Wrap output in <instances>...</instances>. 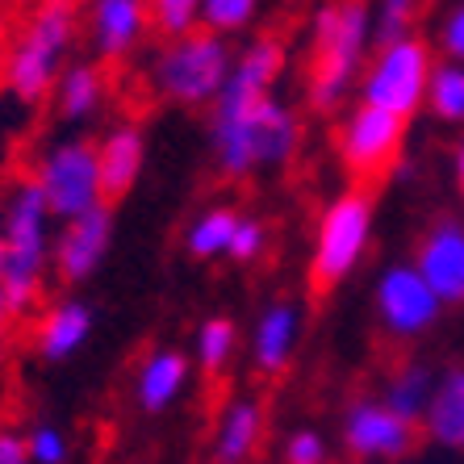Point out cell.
<instances>
[{"instance_id": "1", "label": "cell", "mask_w": 464, "mask_h": 464, "mask_svg": "<svg viewBox=\"0 0 464 464\" xmlns=\"http://www.w3.org/2000/svg\"><path fill=\"white\" fill-rule=\"evenodd\" d=\"M289 46L276 34L251 38L235 54L222 97L209 118V147L227 180H247L259 168H285L302 147V121L285 101H276V80L285 76Z\"/></svg>"}, {"instance_id": "2", "label": "cell", "mask_w": 464, "mask_h": 464, "mask_svg": "<svg viewBox=\"0 0 464 464\" xmlns=\"http://www.w3.org/2000/svg\"><path fill=\"white\" fill-rule=\"evenodd\" d=\"M372 0H323L310 22V67L305 105L314 113H335L352 88H360L364 59L372 51Z\"/></svg>"}, {"instance_id": "3", "label": "cell", "mask_w": 464, "mask_h": 464, "mask_svg": "<svg viewBox=\"0 0 464 464\" xmlns=\"http://www.w3.org/2000/svg\"><path fill=\"white\" fill-rule=\"evenodd\" d=\"M54 214L46 206L38 180H17L0 206V238H5V297L17 314L30 310L43 293V281L51 272L54 256Z\"/></svg>"}, {"instance_id": "4", "label": "cell", "mask_w": 464, "mask_h": 464, "mask_svg": "<svg viewBox=\"0 0 464 464\" xmlns=\"http://www.w3.org/2000/svg\"><path fill=\"white\" fill-rule=\"evenodd\" d=\"M80 34V5L76 0H38L25 17L9 59H5V88L22 105H43L54 97V84L63 76L67 54Z\"/></svg>"}, {"instance_id": "5", "label": "cell", "mask_w": 464, "mask_h": 464, "mask_svg": "<svg viewBox=\"0 0 464 464\" xmlns=\"http://www.w3.org/2000/svg\"><path fill=\"white\" fill-rule=\"evenodd\" d=\"M235 72L230 38L209 30H193L180 38H163L151 59V88L155 97L180 109L214 105Z\"/></svg>"}, {"instance_id": "6", "label": "cell", "mask_w": 464, "mask_h": 464, "mask_svg": "<svg viewBox=\"0 0 464 464\" xmlns=\"http://www.w3.org/2000/svg\"><path fill=\"white\" fill-rule=\"evenodd\" d=\"M368 243H372V193L356 184L339 193L318 218L310 251V289L326 297L335 285H343L364 259Z\"/></svg>"}, {"instance_id": "7", "label": "cell", "mask_w": 464, "mask_h": 464, "mask_svg": "<svg viewBox=\"0 0 464 464\" xmlns=\"http://www.w3.org/2000/svg\"><path fill=\"white\" fill-rule=\"evenodd\" d=\"M431 46L422 43L419 34L385 43L372 51L364 76H360V105L385 109L398 118L411 121L419 109H427V88H431Z\"/></svg>"}, {"instance_id": "8", "label": "cell", "mask_w": 464, "mask_h": 464, "mask_svg": "<svg viewBox=\"0 0 464 464\" xmlns=\"http://www.w3.org/2000/svg\"><path fill=\"white\" fill-rule=\"evenodd\" d=\"M406 134H411V121L406 118L385 113V109H372V105H356L335 130V151H339L343 172L360 188L372 180H385L398 168L401 151H406Z\"/></svg>"}, {"instance_id": "9", "label": "cell", "mask_w": 464, "mask_h": 464, "mask_svg": "<svg viewBox=\"0 0 464 464\" xmlns=\"http://www.w3.org/2000/svg\"><path fill=\"white\" fill-rule=\"evenodd\" d=\"M34 180L43 188L46 206H51L54 222H72V218L88 214V209L105 206L101 193V155L92 139H63L51 151H43Z\"/></svg>"}, {"instance_id": "10", "label": "cell", "mask_w": 464, "mask_h": 464, "mask_svg": "<svg viewBox=\"0 0 464 464\" xmlns=\"http://www.w3.org/2000/svg\"><path fill=\"white\" fill-rule=\"evenodd\" d=\"M339 440H343L347 460L356 464H393L414 456L422 443V431L401 414H393L381 398H356L343 411L339 422Z\"/></svg>"}, {"instance_id": "11", "label": "cell", "mask_w": 464, "mask_h": 464, "mask_svg": "<svg viewBox=\"0 0 464 464\" xmlns=\"http://www.w3.org/2000/svg\"><path fill=\"white\" fill-rule=\"evenodd\" d=\"M372 310L389 339H419L440 323L443 302L414 264H389L372 285Z\"/></svg>"}, {"instance_id": "12", "label": "cell", "mask_w": 464, "mask_h": 464, "mask_svg": "<svg viewBox=\"0 0 464 464\" xmlns=\"http://www.w3.org/2000/svg\"><path fill=\"white\" fill-rule=\"evenodd\" d=\"M113 206H97L88 214L63 222V230L54 235V256L51 272L59 285H84L101 272V264L109 259L113 247Z\"/></svg>"}, {"instance_id": "13", "label": "cell", "mask_w": 464, "mask_h": 464, "mask_svg": "<svg viewBox=\"0 0 464 464\" xmlns=\"http://www.w3.org/2000/svg\"><path fill=\"white\" fill-rule=\"evenodd\" d=\"M414 268L422 281L435 289L443 305H464V222L460 218H440L427 227V235L414 247Z\"/></svg>"}, {"instance_id": "14", "label": "cell", "mask_w": 464, "mask_h": 464, "mask_svg": "<svg viewBox=\"0 0 464 464\" xmlns=\"http://www.w3.org/2000/svg\"><path fill=\"white\" fill-rule=\"evenodd\" d=\"M84 30L97 59L121 63L139 51L151 30V9H147V0H88Z\"/></svg>"}, {"instance_id": "15", "label": "cell", "mask_w": 464, "mask_h": 464, "mask_svg": "<svg viewBox=\"0 0 464 464\" xmlns=\"http://www.w3.org/2000/svg\"><path fill=\"white\" fill-rule=\"evenodd\" d=\"M297 339H302V310H297L289 297L268 302L259 310L256 326H251V368H256L259 377H281V372H289Z\"/></svg>"}, {"instance_id": "16", "label": "cell", "mask_w": 464, "mask_h": 464, "mask_svg": "<svg viewBox=\"0 0 464 464\" xmlns=\"http://www.w3.org/2000/svg\"><path fill=\"white\" fill-rule=\"evenodd\" d=\"M92 331H97L92 305L80 302V297H63V302H54L51 310L38 318V326H34V352H38L46 364H63V360L84 352Z\"/></svg>"}, {"instance_id": "17", "label": "cell", "mask_w": 464, "mask_h": 464, "mask_svg": "<svg viewBox=\"0 0 464 464\" xmlns=\"http://www.w3.org/2000/svg\"><path fill=\"white\" fill-rule=\"evenodd\" d=\"M101 155V193H105V206H118L121 197L134 193V184L142 180V168H147V139L134 121H121V126L105 130V139L97 142Z\"/></svg>"}, {"instance_id": "18", "label": "cell", "mask_w": 464, "mask_h": 464, "mask_svg": "<svg viewBox=\"0 0 464 464\" xmlns=\"http://www.w3.org/2000/svg\"><path fill=\"white\" fill-rule=\"evenodd\" d=\"M264 431H268V406L259 398H251V393L230 398L222 406V414H218L209 456H214V464H247L256 456Z\"/></svg>"}, {"instance_id": "19", "label": "cell", "mask_w": 464, "mask_h": 464, "mask_svg": "<svg viewBox=\"0 0 464 464\" xmlns=\"http://www.w3.org/2000/svg\"><path fill=\"white\" fill-rule=\"evenodd\" d=\"M188 356H184L180 347H155L147 352L134 372V401H139L142 414H163L172 411L176 401H180L184 385H188Z\"/></svg>"}, {"instance_id": "20", "label": "cell", "mask_w": 464, "mask_h": 464, "mask_svg": "<svg viewBox=\"0 0 464 464\" xmlns=\"http://www.w3.org/2000/svg\"><path fill=\"white\" fill-rule=\"evenodd\" d=\"M422 440L443 452H464V364H448L435 377V393L422 414Z\"/></svg>"}, {"instance_id": "21", "label": "cell", "mask_w": 464, "mask_h": 464, "mask_svg": "<svg viewBox=\"0 0 464 464\" xmlns=\"http://www.w3.org/2000/svg\"><path fill=\"white\" fill-rule=\"evenodd\" d=\"M105 105V76L97 63H67L54 84V118L67 126H84Z\"/></svg>"}, {"instance_id": "22", "label": "cell", "mask_w": 464, "mask_h": 464, "mask_svg": "<svg viewBox=\"0 0 464 464\" xmlns=\"http://www.w3.org/2000/svg\"><path fill=\"white\" fill-rule=\"evenodd\" d=\"M435 377H440V372H431V364H422V360H398V368H393L385 377V385H381V401H385L393 414H401L406 422L419 427L422 414H427V401H431V393H435Z\"/></svg>"}, {"instance_id": "23", "label": "cell", "mask_w": 464, "mask_h": 464, "mask_svg": "<svg viewBox=\"0 0 464 464\" xmlns=\"http://www.w3.org/2000/svg\"><path fill=\"white\" fill-rule=\"evenodd\" d=\"M238 209L230 206H209L206 214H197L184 230V251L193 259H222L230 256V238L238 230Z\"/></svg>"}, {"instance_id": "24", "label": "cell", "mask_w": 464, "mask_h": 464, "mask_svg": "<svg viewBox=\"0 0 464 464\" xmlns=\"http://www.w3.org/2000/svg\"><path fill=\"white\" fill-rule=\"evenodd\" d=\"M238 347V326L235 318H227V314H214V318H206V323L197 326V368H201V377H222L230 364V356H235Z\"/></svg>"}, {"instance_id": "25", "label": "cell", "mask_w": 464, "mask_h": 464, "mask_svg": "<svg viewBox=\"0 0 464 464\" xmlns=\"http://www.w3.org/2000/svg\"><path fill=\"white\" fill-rule=\"evenodd\" d=\"M427 109L448 126H464V63H435Z\"/></svg>"}, {"instance_id": "26", "label": "cell", "mask_w": 464, "mask_h": 464, "mask_svg": "<svg viewBox=\"0 0 464 464\" xmlns=\"http://www.w3.org/2000/svg\"><path fill=\"white\" fill-rule=\"evenodd\" d=\"M259 17V0H206L201 5V30L209 34H243Z\"/></svg>"}, {"instance_id": "27", "label": "cell", "mask_w": 464, "mask_h": 464, "mask_svg": "<svg viewBox=\"0 0 464 464\" xmlns=\"http://www.w3.org/2000/svg\"><path fill=\"white\" fill-rule=\"evenodd\" d=\"M414 17H419V0H372V38H377V46L411 38Z\"/></svg>"}, {"instance_id": "28", "label": "cell", "mask_w": 464, "mask_h": 464, "mask_svg": "<svg viewBox=\"0 0 464 464\" xmlns=\"http://www.w3.org/2000/svg\"><path fill=\"white\" fill-rule=\"evenodd\" d=\"M201 5L206 0H147L151 30H160L163 38H180V34L201 30Z\"/></svg>"}, {"instance_id": "29", "label": "cell", "mask_w": 464, "mask_h": 464, "mask_svg": "<svg viewBox=\"0 0 464 464\" xmlns=\"http://www.w3.org/2000/svg\"><path fill=\"white\" fill-rule=\"evenodd\" d=\"M25 443H30L34 464H67L72 460V443H67V435L59 431L54 422H34Z\"/></svg>"}, {"instance_id": "30", "label": "cell", "mask_w": 464, "mask_h": 464, "mask_svg": "<svg viewBox=\"0 0 464 464\" xmlns=\"http://www.w3.org/2000/svg\"><path fill=\"white\" fill-rule=\"evenodd\" d=\"M281 464H331L326 460V440L318 427H297L289 431L281 448Z\"/></svg>"}, {"instance_id": "31", "label": "cell", "mask_w": 464, "mask_h": 464, "mask_svg": "<svg viewBox=\"0 0 464 464\" xmlns=\"http://www.w3.org/2000/svg\"><path fill=\"white\" fill-rule=\"evenodd\" d=\"M264 243H268V227H264L259 218L243 214L235 238H230V259H235V264H251V259L264 251Z\"/></svg>"}, {"instance_id": "32", "label": "cell", "mask_w": 464, "mask_h": 464, "mask_svg": "<svg viewBox=\"0 0 464 464\" xmlns=\"http://www.w3.org/2000/svg\"><path fill=\"white\" fill-rule=\"evenodd\" d=\"M440 51L448 54V63H464V0H456L440 22Z\"/></svg>"}, {"instance_id": "33", "label": "cell", "mask_w": 464, "mask_h": 464, "mask_svg": "<svg viewBox=\"0 0 464 464\" xmlns=\"http://www.w3.org/2000/svg\"><path fill=\"white\" fill-rule=\"evenodd\" d=\"M0 464H34L25 435L9 431V427H0Z\"/></svg>"}, {"instance_id": "34", "label": "cell", "mask_w": 464, "mask_h": 464, "mask_svg": "<svg viewBox=\"0 0 464 464\" xmlns=\"http://www.w3.org/2000/svg\"><path fill=\"white\" fill-rule=\"evenodd\" d=\"M13 318H17V310H13V305H9V297H5V289H0V339L9 335Z\"/></svg>"}, {"instance_id": "35", "label": "cell", "mask_w": 464, "mask_h": 464, "mask_svg": "<svg viewBox=\"0 0 464 464\" xmlns=\"http://www.w3.org/2000/svg\"><path fill=\"white\" fill-rule=\"evenodd\" d=\"M452 168H456V188L464 193V142L456 147V160H452Z\"/></svg>"}, {"instance_id": "36", "label": "cell", "mask_w": 464, "mask_h": 464, "mask_svg": "<svg viewBox=\"0 0 464 464\" xmlns=\"http://www.w3.org/2000/svg\"><path fill=\"white\" fill-rule=\"evenodd\" d=\"M0 281H5V238H0Z\"/></svg>"}, {"instance_id": "37", "label": "cell", "mask_w": 464, "mask_h": 464, "mask_svg": "<svg viewBox=\"0 0 464 464\" xmlns=\"http://www.w3.org/2000/svg\"><path fill=\"white\" fill-rule=\"evenodd\" d=\"M331 464H356V460H331Z\"/></svg>"}]
</instances>
